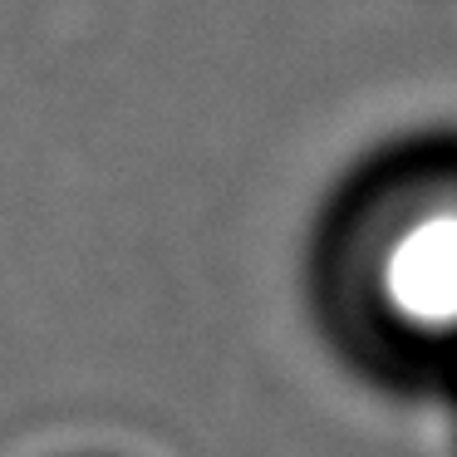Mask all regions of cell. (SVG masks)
Listing matches in <instances>:
<instances>
[{"mask_svg": "<svg viewBox=\"0 0 457 457\" xmlns=\"http://www.w3.org/2000/svg\"><path fill=\"white\" fill-rule=\"evenodd\" d=\"M374 290L398 325L418 335L457 329V192L423 197L384 227Z\"/></svg>", "mask_w": 457, "mask_h": 457, "instance_id": "1", "label": "cell"}]
</instances>
